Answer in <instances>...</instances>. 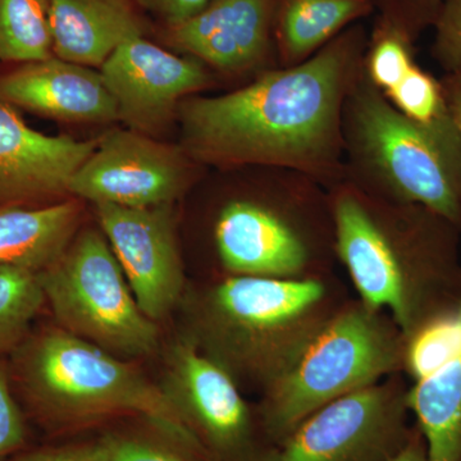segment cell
Segmentation results:
<instances>
[{"mask_svg":"<svg viewBox=\"0 0 461 461\" xmlns=\"http://www.w3.org/2000/svg\"><path fill=\"white\" fill-rule=\"evenodd\" d=\"M441 83L444 86L448 108L453 114L461 139V71L445 74L444 78H441Z\"/></svg>","mask_w":461,"mask_h":461,"instance_id":"cell-31","label":"cell"},{"mask_svg":"<svg viewBox=\"0 0 461 461\" xmlns=\"http://www.w3.org/2000/svg\"><path fill=\"white\" fill-rule=\"evenodd\" d=\"M100 74L117 104L118 121L153 138L177 121L182 100L214 83L204 63L173 54L145 36L117 48Z\"/></svg>","mask_w":461,"mask_h":461,"instance_id":"cell-14","label":"cell"},{"mask_svg":"<svg viewBox=\"0 0 461 461\" xmlns=\"http://www.w3.org/2000/svg\"><path fill=\"white\" fill-rule=\"evenodd\" d=\"M403 373L429 459L461 461V291L406 338Z\"/></svg>","mask_w":461,"mask_h":461,"instance_id":"cell-12","label":"cell"},{"mask_svg":"<svg viewBox=\"0 0 461 461\" xmlns=\"http://www.w3.org/2000/svg\"><path fill=\"white\" fill-rule=\"evenodd\" d=\"M211 461H260L272 445L232 377L181 335L167 350L159 384Z\"/></svg>","mask_w":461,"mask_h":461,"instance_id":"cell-10","label":"cell"},{"mask_svg":"<svg viewBox=\"0 0 461 461\" xmlns=\"http://www.w3.org/2000/svg\"><path fill=\"white\" fill-rule=\"evenodd\" d=\"M368 33L354 23L300 65L269 69L221 95L182 100V149L218 171L294 169L330 189L344 178L342 114L363 74Z\"/></svg>","mask_w":461,"mask_h":461,"instance_id":"cell-1","label":"cell"},{"mask_svg":"<svg viewBox=\"0 0 461 461\" xmlns=\"http://www.w3.org/2000/svg\"><path fill=\"white\" fill-rule=\"evenodd\" d=\"M430 54L445 74L461 71V0H444L432 26Z\"/></svg>","mask_w":461,"mask_h":461,"instance_id":"cell-28","label":"cell"},{"mask_svg":"<svg viewBox=\"0 0 461 461\" xmlns=\"http://www.w3.org/2000/svg\"><path fill=\"white\" fill-rule=\"evenodd\" d=\"M95 211L141 311L157 323L165 320L187 290L173 204H96Z\"/></svg>","mask_w":461,"mask_h":461,"instance_id":"cell-13","label":"cell"},{"mask_svg":"<svg viewBox=\"0 0 461 461\" xmlns=\"http://www.w3.org/2000/svg\"><path fill=\"white\" fill-rule=\"evenodd\" d=\"M51 56L50 0H0V60L25 65Z\"/></svg>","mask_w":461,"mask_h":461,"instance_id":"cell-21","label":"cell"},{"mask_svg":"<svg viewBox=\"0 0 461 461\" xmlns=\"http://www.w3.org/2000/svg\"><path fill=\"white\" fill-rule=\"evenodd\" d=\"M406 338L386 312L350 297L257 405L269 445L321 406L402 373Z\"/></svg>","mask_w":461,"mask_h":461,"instance_id":"cell-7","label":"cell"},{"mask_svg":"<svg viewBox=\"0 0 461 461\" xmlns=\"http://www.w3.org/2000/svg\"><path fill=\"white\" fill-rule=\"evenodd\" d=\"M74 199L42 206L0 205V266L41 272L57 259L80 230Z\"/></svg>","mask_w":461,"mask_h":461,"instance_id":"cell-19","label":"cell"},{"mask_svg":"<svg viewBox=\"0 0 461 461\" xmlns=\"http://www.w3.org/2000/svg\"><path fill=\"white\" fill-rule=\"evenodd\" d=\"M50 23L53 56L91 68L148 32L133 0H50Z\"/></svg>","mask_w":461,"mask_h":461,"instance_id":"cell-18","label":"cell"},{"mask_svg":"<svg viewBox=\"0 0 461 461\" xmlns=\"http://www.w3.org/2000/svg\"><path fill=\"white\" fill-rule=\"evenodd\" d=\"M141 11L159 20L165 27L180 25L198 14L212 0H133Z\"/></svg>","mask_w":461,"mask_h":461,"instance_id":"cell-30","label":"cell"},{"mask_svg":"<svg viewBox=\"0 0 461 461\" xmlns=\"http://www.w3.org/2000/svg\"><path fill=\"white\" fill-rule=\"evenodd\" d=\"M44 306L38 272L0 266V355L8 357L27 338Z\"/></svg>","mask_w":461,"mask_h":461,"instance_id":"cell-22","label":"cell"},{"mask_svg":"<svg viewBox=\"0 0 461 461\" xmlns=\"http://www.w3.org/2000/svg\"><path fill=\"white\" fill-rule=\"evenodd\" d=\"M7 360L12 387L27 420L48 433L135 415L211 461L159 384L86 339L58 326L32 329Z\"/></svg>","mask_w":461,"mask_h":461,"instance_id":"cell-4","label":"cell"},{"mask_svg":"<svg viewBox=\"0 0 461 461\" xmlns=\"http://www.w3.org/2000/svg\"><path fill=\"white\" fill-rule=\"evenodd\" d=\"M8 461H108V446L102 438L84 444L26 448Z\"/></svg>","mask_w":461,"mask_h":461,"instance_id":"cell-29","label":"cell"},{"mask_svg":"<svg viewBox=\"0 0 461 461\" xmlns=\"http://www.w3.org/2000/svg\"><path fill=\"white\" fill-rule=\"evenodd\" d=\"M278 0H212L180 25L166 27L172 48L230 77L278 68L276 16Z\"/></svg>","mask_w":461,"mask_h":461,"instance_id":"cell-15","label":"cell"},{"mask_svg":"<svg viewBox=\"0 0 461 461\" xmlns=\"http://www.w3.org/2000/svg\"><path fill=\"white\" fill-rule=\"evenodd\" d=\"M108 461H208L186 446L158 432V437L108 435Z\"/></svg>","mask_w":461,"mask_h":461,"instance_id":"cell-25","label":"cell"},{"mask_svg":"<svg viewBox=\"0 0 461 461\" xmlns=\"http://www.w3.org/2000/svg\"><path fill=\"white\" fill-rule=\"evenodd\" d=\"M260 182L215 208L212 244L222 277L313 278L335 273L329 189L304 173L259 167Z\"/></svg>","mask_w":461,"mask_h":461,"instance_id":"cell-6","label":"cell"},{"mask_svg":"<svg viewBox=\"0 0 461 461\" xmlns=\"http://www.w3.org/2000/svg\"><path fill=\"white\" fill-rule=\"evenodd\" d=\"M96 144L44 135L0 102V205L39 206L63 198Z\"/></svg>","mask_w":461,"mask_h":461,"instance_id":"cell-16","label":"cell"},{"mask_svg":"<svg viewBox=\"0 0 461 461\" xmlns=\"http://www.w3.org/2000/svg\"><path fill=\"white\" fill-rule=\"evenodd\" d=\"M29 441V420L12 387L7 357L0 355V461L23 453Z\"/></svg>","mask_w":461,"mask_h":461,"instance_id":"cell-26","label":"cell"},{"mask_svg":"<svg viewBox=\"0 0 461 461\" xmlns=\"http://www.w3.org/2000/svg\"><path fill=\"white\" fill-rule=\"evenodd\" d=\"M444 0H372L378 20L395 27L412 42L435 25Z\"/></svg>","mask_w":461,"mask_h":461,"instance_id":"cell-27","label":"cell"},{"mask_svg":"<svg viewBox=\"0 0 461 461\" xmlns=\"http://www.w3.org/2000/svg\"><path fill=\"white\" fill-rule=\"evenodd\" d=\"M402 373L321 406L260 461H391L411 435Z\"/></svg>","mask_w":461,"mask_h":461,"instance_id":"cell-9","label":"cell"},{"mask_svg":"<svg viewBox=\"0 0 461 461\" xmlns=\"http://www.w3.org/2000/svg\"><path fill=\"white\" fill-rule=\"evenodd\" d=\"M344 178L393 202L426 206L461 230V139L453 114L412 121L360 76L342 114Z\"/></svg>","mask_w":461,"mask_h":461,"instance_id":"cell-5","label":"cell"},{"mask_svg":"<svg viewBox=\"0 0 461 461\" xmlns=\"http://www.w3.org/2000/svg\"><path fill=\"white\" fill-rule=\"evenodd\" d=\"M329 194L338 264L357 299L386 312L405 338L459 296L461 230L453 223L345 178Z\"/></svg>","mask_w":461,"mask_h":461,"instance_id":"cell-2","label":"cell"},{"mask_svg":"<svg viewBox=\"0 0 461 461\" xmlns=\"http://www.w3.org/2000/svg\"><path fill=\"white\" fill-rule=\"evenodd\" d=\"M414 42L395 27L375 18L364 54L363 71L382 93L393 90L417 66Z\"/></svg>","mask_w":461,"mask_h":461,"instance_id":"cell-23","label":"cell"},{"mask_svg":"<svg viewBox=\"0 0 461 461\" xmlns=\"http://www.w3.org/2000/svg\"><path fill=\"white\" fill-rule=\"evenodd\" d=\"M350 299L336 273L313 278L230 276L187 287L181 335L245 391L266 393Z\"/></svg>","mask_w":461,"mask_h":461,"instance_id":"cell-3","label":"cell"},{"mask_svg":"<svg viewBox=\"0 0 461 461\" xmlns=\"http://www.w3.org/2000/svg\"><path fill=\"white\" fill-rule=\"evenodd\" d=\"M372 14V0H278L276 48L280 67L305 62Z\"/></svg>","mask_w":461,"mask_h":461,"instance_id":"cell-20","label":"cell"},{"mask_svg":"<svg viewBox=\"0 0 461 461\" xmlns=\"http://www.w3.org/2000/svg\"><path fill=\"white\" fill-rule=\"evenodd\" d=\"M38 276L60 329L122 359L149 357L159 348V327L136 302L102 230H78Z\"/></svg>","mask_w":461,"mask_h":461,"instance_id":"cell-8","label":"cell"},{"mask_svg":"<svg viewBox=\"0 0 461 461\" xmlns=\"http://www.w3.org/2000/svg\"><path fill=\"white\" fill-rule=\"evenodd\" d=\"M384 95L397 111L417 122L432 123L450 114L441 80L420 65Z\"/></svg>","mask_w":461,"mask_h":461,"instance_id":"cell-24","label":"cell"},{"mask_svg":"<svg viewBox=\"0 0 461 461\" xmlns=\"http://www.w3.org/2000/svg\"><path fill=\"white\" fill-rule=\"evenodd\" d=\"M391 461H432L429 459L426 442H424L420 429L411 430L408 442Z\"/></svg>","mask_w":461,"mask_h":461,"instance_id":"cell-32","label":"cell"},{"mask_svg":"<svg viewBox=\"0 0 461 461\" xmlns=\"http://www.w3.org/2000/svg\"><path fill=\"white\" fill-rule=\"evenodd\" d=\"M181 145L133 130L113 129L75 172L68 194L96 204L145 208L173 204L199 175Z\"/></svg>","mask_w":461,"mask_h":461,"instance_id":"cell-11","label":"cell"},{"mask_svg":"<svg viewBox=\"0 0 461 461\" xmlns=\"http://www.w3.org/2000/svg\"><path fill=\"white\" fill-rule=\"evenodd\" d=\"M0 102L68 123H111L118 108L100 71L56 56L0 76Z\"/></svg>","mask_w":461,"mask_h":461,"instance_id":"cell-17","label":"cell"}]
</instances>
